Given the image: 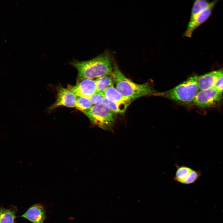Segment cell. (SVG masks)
Instances as JSON below:
<instances>
[{
  "label": "cell",
  "mask_w": 223,
  "mask_h": 223,
  "mask_svg": "<svg viewBox=\"0 0 223 223\" xmlns=\"http://www.w3.org/2000/svg\"><path fill=\"white\" fill-rule=\"evenodd\" d=\"M113 63L110 53L108 50H106L102 54L90 60L80 61L74 59L69 63L77 71V82L84 79H93L112 74Z\"/></svg>",
  "instance_id": "obj_1"
},
{
  "label": "cell",
  "mask_w": 223,
  "mask_h": 223,
  "mask_svg": "<svg viewBox=\"0 0 223 223\" xmlns=\"http://www.w3.org/2000/svg\"><path fill=\"white\" fill-rule=\"evenodd\" d=\"M112 75L117 90L123 96L133 100L142 97L154 95L157 92L148 82L137 84L127 78L121 72L116 63H113Z\"/></svg>",
  "instance_id": "obj_2"
},
{
  "label": "cell",
  "mask_w": 223,
  "mask_h": 223,
  "mask_svg": "<svg viewBox=\"0 0 223 223\" xmlns=\"http://www.w3.org/2000/svg\"><path fill=\"white\" fill-rule=\"evenodd\" d=\"M198 76L195 75L175 87L162 92L156 93L154 95L159 96L186 105L193 103L199 91L197 84Z\"/></svg>",
  "instance_id": "obj_3"
},
{
  "label": "cell",
  "mask_w": 223,
  "mask_h": 223,
  "mask_svg": "<svg viewBox=\"0 0 223 223\" xmlns=\"http://www.w3.org/2000/svg\"><path fill=\"white\" fill-rule=\"evenodd\" d=\"M83 113L92 125L105 130L113 131L116 114L106 103L93 105L90 109Z\"/></svg>",
  "instance_id": "obj_4"
},
{
  "label": "cell",
  "mask_w": 223,
  "mask_h": 223,
  "mask_svg": "<svg viewBox=\"0 0 223 223\" xmlns=\"http://www.w3.org/2000/svg\"><path fill=\"white\" fill-rule=\"evenodd\" d=\"M223 100V93L218 92L213 87L199 90L193 103L200 107L209 108L218 106Z\"/></svg>",
  "instance_id": "obj_5"
},
{
  "label": "cell",
  "mask_w": 223,
  "mask_h": 223,
  "mask_svg": "<svg viewBox=\"0 0 223 223\" xmlns=\"http://www.w3.org/2000/svg\"><path fill=\"white\" fill-rule=\"evenodd\" d=\"M56 90V100L48 108L49 112L61 106L69 108L75 107L77 96L73 92L68 88L61 86L57 87Z\"/></svg>",
  "instance_id": "obj_6"
},
{
  "label": "cell",
  "mask_w": 223,
  "mask_h": 223,
  "mask_svg": "<svg viewBox=\"0 0 223 223\" xmlns=\"http://www.w3.org/2000/svg\"><path fill=\"white\" fill-rule=\"evenodd\" d=\"M67 88L77 97L90 98L97 92L95 81L93 79H83L77 82L75 85H68Z\"/></svg>",
  "instance_id": "obj_7"
},
{
  "label": "cell",
  "mask_w": 223,
  "mask_h": 223,
  "mask_svg": "<svg viewBox=\"0 0 223 223\" xmlns=\"http://www.w3.org/2000/svg\"><path fill=\"white\" fill-rule=\"evenodd\" d=\"M217 1H214L213 3L209 7L190 18L188 26L184 33L185 36L191 37L194 31L208 18Z\"/></svg>",
  "instance_id": "obj_8"
},
{
  "label": "cell",
  "mask_w": 223,
  "mask_h": 223,
  "mask_svg": "<svg viewBox=\"0 0 223 223\" xmlns=\"http://www.w3.org/2000/svg\"><path fill=\"white\" fill-rule=\"evenodd\" d=\"M105 98L108 100L117 104L124 113L132 99L121 95L114 86H111L103 93Z\"/></svg>",
  "instance_id": "obj_9"
},
{
  "label": "cell",
  "mask_w": 223,
  "mask_h": 223,
  "mask_svg": "<svg viewBox=\"0 0 223 223\" xmlns=\"http://www.w3.org/2000/svg\"><path fill=\"white\" fill-rule=\"evenodd\" d=\"M20 216L27 219L32 223H43L46 218L45 209L40 203L33 205Z\"/></svg>",
  "instance_id": "obj_10"
},
{
  "label": "cell",
  "mask_w": 223,
  "mask_h": 223,
  "mask_svg": "<svg viewBox=\"0 0 223 223\" xmlns=\"http://www.w3.org/2000/svg\"><path fill=\"white\" fill-rule=\"evenodd\" d=\"M223 74V69H220L198 76L197 84L199 90L214 87L217 79Z\"/></svg>",
  "instance_id": "obj_11"
},
{
  "label": "cell",
  "mask_w": 223,
  "mask_h": 223,
  "mask_svg": "<svg viewBox=\"0 0 223 223\" xmlns=\"http://www.w3.org/2000/svg\"><path fill=\"white\" fill-rule=\"evenodd\" d=\"M97 92L103 93L108 88L114 85V79L112 74L101 76L95 80Z\"/></svg>",
  "instance_id": "obj_12"
},
{
  "label": "cell",
  "mask_w": 223,
  "mask_h": 223,
  "mask_svg": "<svg viewBox=\"0 0 223 223\" xmlns=\"http://www.w3.org/2000/svg\"><path fill=\"white\" fill-rule=\"evenodd\" d=\"M175 165L176 171L173 179L175 181L183 184L193 169L184 165H179L177 164Z\"/></svg>",
  "instance_id": "obj_13"
},
{
  "label": "cell",
  "mask_w": 223,
  "mask_h": 223,
  "mask_svg": "<svg viewBox=\"0 0 223 223\" xmlns=\"http://www.w3.org/2000/svg\"><path fill=\"white\" fill-rule=\"evenodd\" d=\"M15 211L0 207V223H14Z\"/></svg>",
  "instance_id": "obj_14"
},
{
  "label": "cell",
  "mask_w": 223,
  "mask_h": 223,
  "mask_svg": "<svg viewBox=\"0 0 223 223\" xmlns=\"http://www.w3.org/2000/svg\"><path fill=\"white\" fill-rule=\"evenodd\" d=\"M214 1L212 2H208L205 0H197L194 2L193 5L190 17H192L199 13L207 8L214 2Z\"/></svg>",
  "instance_id": "obj_15"
},
{
  "label": "cell",
  "mask_w": 223,
  "mask_h": 223,
  "mask_svg": "<svg viewBox=\"0 0 223 223\" xmlns=\"http://www.w3.org/2000/svg\"><path fill=\"white\" fill-rule=\"evenodd\" d=\"M93 106L90 99L84 97H77L75 107L83 112L90 109Z\"/></svg>",
  "instance_id": "obj_16"
},
{
  "label": "cell",
  "mask_w": 223,
  "mask_h": 223,
  "mask_svg": "<svg viewBox=\"0 0 223 223\" xmlns=\"http://www.w3.org/2000/svg\"><path fill=\"white\" fill-rule=\"evenodd\" d=\"M201 175V173L200 171H196L192 169L183 184L189 185L194 183L199 178Z\"/></svg>",
  "instance_id": "obj_17"
},
{
  "label": "cell",
  "mask_w": 223,
  "mask_h": 223,
  "mask_svg": "<svg viewBox=\"0 0 223 223\" xmlns=\"http://www.w3.org/2000/svg\"><path fill=\"white\" fill-rule=\"evenodd\" d=\"M89 98L93 105H94L103 103L105 97L103 93L96 92Z\"/></svg>",
  "instance_id": "obj_18"
},
{
  "label": "cell",
  "mask_w": 223,
  "mask_h": 223,
  "mask_svg": "<svg viewBox=\"0 0 223 223\" xmlns=\"http://www.w3.org/2000/svg\"><path fill=\"white\" fill-rule=\"evenodd\" d=\"M104 103L107 104L110 110L115 114L119 113L122 114L124 113L120 107L117 104L108 100L105 98L104 99Z\"/></svg>",
  "instance_id": "obj_19"
},
{
  "label": "cell",
  "mask_w": 223,
  "mask_h": 223,
  "mask_svg": "<svg viewBox=\"0 0 223 223\" xmlns=\"http://www.w3.org/2000/svg\"><path fill=\"white\" fill-rule=\"evenodd\" d=\"M214 87L218 92L223 93V74L217 79Z\"/></svg>",
  "instance_id": "obj_20"
}]
</instances>
